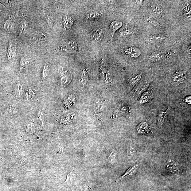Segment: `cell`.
Returning a JSON list of instances; mask_svg holds the SVG:
<instances>
[{"label":"cell","mask_w":191,"mask_h":191,"mask_svg":"<svg viewBox=\"0 0 191 191\" xmlns=\"http://www.w3.org/2000/svg\"><path fill=\"white\" fill-rule=\"evenodd\" d=\"M60 49L63 52L68 53H73L77 50V43L75 41H70L60 45Z\"/></svg>","instance_id":"1"},{"label":"cell","mask_w":191,"mask_h":191,"mask_svg":"<svg viewBox=\"0 0 191 191\" xmlns=\"http://www.w3.org/2000/svg\"><path fill=\"white\" fill-rule=\"evenodd\" d=\"M60 86H66L70 82L72 75L67 68H63L60 72Z\"/></svg>","instance_id":"2"},{"label":"cell","mask_w":191,"mask_h":191,"mask_svg":"<svg viewBox=\"0 0 191 191\" xmlns=\"http://www.w3.org/2000/svg\"><path fill=\"white\" fill-rule=\"evenodd\" d=\"M125 53L130 57L136 58L141 55V52L138 48L131 46L125 50Z\"/></svg>","instance_id":"3"},{"label":"cell","mask_w":191,"mask_h":191,"mask_svg":"<svg viewBox=\"0 0 191 191\" xmlns=\"http://www.w3.org/2000/svg\"><path fill=\"white\" fill-rule=\"evenodd\" d=\"M150 10L153 14L158 17H161L164 13V9L160 4L154 3L151 5Z\"/></svg>","instance_id":"4"},{"label":"cell","mask_w":191,"mask_h":191,"mask_svg":"<svg viewBox=\"0 0 191 191\" xmlns=\"http://www.w3.org/2000/svg\"><path fill=\"white\" fill-rule=\"evenodd\" d=\"M165 53L162 51H157L153 52L149 57V59L153 62H157L163 60Z\"/></svg>","instance_id":"5"},{"label":"cell","mask_w":191,"mask_h":191,"mask_svg":"<svg viewBox=\"0 0 191 191\" xmlns=\"http://www.w3.org/2000/svg\"><path fill=\"white\" fill-rule=\"evenodd\" d=\"M166 38V37L162 35H155L146 37L144 41L148 43L152 44L159 42Z\"/></svg>","instance_id":"6"},{"label":"cell","mask_w":191,"mask_h":191,"mask_svg":"<svg viewBox=\"0 0 191 191\" xmlns=\"http://www.w3.org/2000/svg\"><path fill=\"white\" fill-rule=\"evenodd\" d=\"M123 22L119 21H114L112 22L109 26V31L112 37L115 35V32L122 27Z\"/></svg>","instance_id":"7"},{"label":"cell","mask_w":191,"mask_h":191,"mask_svg":"<svg viewBox=\"0 0 191 191\" xmlns=\"http://www.w3.org/2000/svg\"><path fill=\"white\" fill-rule=\"evenodd\" d=\"M185 72L183 71H178L174 74L172 80L174 82L181 83L185 80Z\"/></svg>","instance_id":"8"},{"label":"cell","mask_w":191,"mask_h":191,"mask_svg":"<svg viewBox=\"0 0 191 191\" xmlns=\"http://www.w3.org/2000/svg\"><path fill=\"white\" fill-rule=\"evenodd\" d=\"M24 87L20 83H15L14 86L13 93V94L16 97L21 96L24 94Z\"/></svg>","instance_id":"9"},{"label":"cell","mask_w":191,"mask_h":191,"mask_svg":"<svg viewBox=\"0 0 191 191\" xmlns=\"http://www.w3.org/2000/svg\"><path fill=\"white\" fill-rule=\"evenodd\" d=\"M16 48L13 43L10 42L9 44L7 57L9 60H13L16 57Z\"/></svg>","instance_id":"10"},{"label":"cell","mask_w":191,"mask_h":191,"mask_svg":"<svg viewBox=\"0 0 191 191\" xmlns=\"http://www.w3.org/2000/svg\"><path fill=\"white\" fill-rule=\"evenodd\" d=\"M74 21L73 18L68 16H64L63 18V25L65 29H71L74 24Z\"/></svg>","instance_id":"11"},{"label":"cell","mask_w":191,"mask_h":191,"mask_svg":"<svg viewBox=\"0 0 191 191\" xmlns=\"http://www.w3.org/2000/svg\"><path fill=\"white\" fill-rule=\"evenodd\" d=\"M166 167L168 170L171 173H175L178 171L177 164L173 160L170 159L168 160Z\"/></svg>","instance_id":"12"},{"label":"cell","mask_w":191,"mask_h":191,"mask_svg":"<svg viewBox=\"0 0 191 191\" xmlns=\"http://www.w3.org/2000/svg\"><path fill=\"white\" fill-rule=\"evenodd\" d=\"M137 131L139 133L141 134H146L150 132V129L147 123L146 122H142L140 123L137 126Z\"/></svg>","instance_id":"13"},{"label":"cell","mask_w":191,"mask_h":191,"mask_svg":"<svg viewBox=\"0 0 191 191\" xmlns=\"http://www.w3.org/2000/svg\"><path fill=\"white\" fill-rule=\"evenodd\" d=\"M115 112V115L116 116H119L125 113L129 112V108L127 106L123 105V104L118 105Z\"/></svg>","instance_id":"14"},{"label":"cell","mask_w":191,"mask_h":191,"mask_svg":"<svg viewBox=\"0 0 191 191\" xmlns=\"http://www.w3.org/2000/svg\"><path fill=\"white\" fill-rule=\"evenodd\" d=\"M102 15L103 13L101 11H93L87 14L86 17L88 20L95 21L99 20Z\"/></svg>","instance_id":"15"},{"label":"cell","mask_w":191,"mask_h":191,"mask_svg":"<svg viewBox=\"0 0 191 191\" xmlns=\"http://www.w3.org/2000/svg\"><path fill=\"white\" fill-rule=\"evenodd\" d=\"M104 34V31L101 29H98L93 31L92 34V38L96 41H98L102 39Z\"/></svg>","instance_id":"16"},{"label":"cell","mask_w":191,"mask_h":191,"mask_svg":"<svg viewBox=\"0 0 191 191\" xmlns=\"http://www.w3.org/2000/svg\"><path fill=\"white\" fill-rule=\"evenodd\" d=\"M138 165L137 164H135L130 167L129 169H128L124 174L121 176L117 180V181H119L120 180H122L123 178L131 176L132 174H133L135 171L137 167H138Z\"/></svg>","instance_id":"17"},{"label":"cell","mask_w":191,"mask_h":191,"mask_svg":"<svg viewBox=\"0 0 191 191\" xmlns=\"http://www.w3.org/2000/svg\"><path fill=\"white\" fill-rule=\"evenodd\" d=\"M24 97L27 101H32L34 99L35 93L31 88H29L25 91V92Z\"/></svg>","instance_id":"18"},{"label":"cell","mask_w":191,"mask_h":191,"mask_svg":"<svg viewBox=\"0 0 191 191\" xmlns=\"http://www.w3.org/2000/svg\"><path fill=\"white\" fill-rule=\"evenodd\" d=\"M30 58L27 57H22L21 58L20 60V67L21 71L22 70L29 66L31 62Z\"/></svg>","instance_id":"19"},{"label":"cell","mask_w":191,"mask_h":191,"mask_svg":"<svg viewBox=\"0 0 191 191\" xmlns=\"http://www.w3.org/2000/svg\"><path fill=\"white\" fill-rule=\"evenodd\" d=\"M151 95V92L150 91L148 90L144 92L140 99L139 103L141 104H144L148 102L150 99Z\"/></svg>","instance_id":"20"},{"label":"cell","mask_w":191,"mask_h":191,"mask_svg":"<svg viewBox=\"0 0 191 191\" xmlns=\"http://www.w3.org/2000/svg\"><path fill=\"white\" fill-rule=\"evenodd\" d=\"M8 110L9 113L11 115L16 116L19 112V108L17 104L13 103L9 106Z\"/></svg>","instance_id":"21"},{"label":"cell","mask_w":191,"mask_h":191,"mask_svg":"<svg viewBox=\"0 0 191 191\" xmlns=\"http://www.w3.org/2000/svg\"><path fill=\"white\" fill-rule=\"evenodd\" d=\"M144 21L148 25L153 26H158L159 25V22L154 18L150 16H146L144 18Z\"/></svg>","instance_id":"22"},{"label":"cell","mask_w":191,"mask_h":191,"mask_svg":"<svg viewBox=\"0 0 191 191\" xmlns=\"http://www.w3.org/2000/svg\"><path fill=\"white\" fill-rule=\"evenodd\" d=\"M27 22L26 20L24 19L21 22L20 25L19 33L20 36H23L26 32L27 28Z\"/></svg>","instance_id":"23"},{"label":"cell","mask_w":191,"mask_h":191,"mask_svg":"<svg viewBox=\"0 0 191 191\" xmlns=\"http://www.w3.org/2000/svg\"><path fill=\"white\" fill-rule=\"evenodd\" d=\"M168 109L166 111H160L159 116H158V124L159 126H162L164 124L165 120L166 118Z\"/></svg>","instance_id":"24"},{"label":"cell","mask_w":191,"mask_h":191,"mask_svg":"<svg viewBox=\"0 0 191 191\" xmlns=\"http://www.w3.org/2000/svg\"><path fill=\"white\" fill-rule=\"evenodd\" d=\"M184 15L186 19L190 20L191 18V6L189 4H185L184 8Z\"/></svg>","instance_id":"25"},{"label":"cell","mask_w":191,"mask_h":191,"mask_svg":"<svg viewBox=\"0 0 191 191\" xmlns=\"http://www.w3.org/2000/svg\"><path fill=\"white\" fill-rule=\"evenodd\" d=\"M43 14L49 26L52 27L53 24V19L52 16L45 10H43Z\"/></svg>","instance_id":"26"},{"label":"cell","mask_w":191,"mask_h":191,"mask_svg":"<svg viewBox=\"0 0 191 191\" xmlns=\"http://www.w3.org/2000/svg\"><path fill=\"white\" fill-rule=\"evenodd\" d=\"M142 76V74L140 73L132 78L129 81L130 85L132 86L135 85L141 80Z\"/></svg>","instance_id":"27"},{"label":"cell","mask_w":191,"mask_h":191,"mask_svg":"<svg viewBox=\"0 0 191 191\" xmlns=\"http://www.w3.org/2000/svg\"><path fill=\"white\" fill-rule=\"evenodd\" d=\"M49 73V67L47 64L44 65L42 71L41 72V77L45 80L47 78Z\"/></svg>","instance_id":"28"},{"label":"cell","mask_w":191,"mask_h":191,"mask_svg":"<svg viewBox=\"0 0 191 191\" xmlns=\"http://www.w3.org/2000/svg\"><path fill=\"white\" fill-rule=\"evenodd\" d=\"M25 130L30 134H33L36 131L35 127L33 123H27L25 127Z\"/></svg>","instance_id":"29"},{"label":"cell","mask_w":191,"mask_h":191,"mask_svg":"<svg viewBox=\"0 0 191 191\" xmlns=\"http://www.w3.org/2000/svg\"><path fill=\"white\" fill-rule=\"evenodd\" d=\"M45 36L44 34H38L34 37V42L35 43H41L45 40Z\"/></svg>","instance_id":"30"},{"label":"cell","mask_w":191,"mask_h":191,"mask_svg":"<svg viewBox=\"0 0 191 191\" xmlns=\"http://www.w3.org/2000/svg\"><path fill=\"white\" fill-rule=\"evenodd\" d=\"M116 154V150L115 149H113L111 153L109 158V162L112 165H113L115 163Z\"/></svg>","instance_id":"31"},{"label":"cell","mask_w":191,"mask_h":191,"mask_svg":"<svg viewBox=\"0 0 191 191\" xmlns=\"http://www.w3.org/2000/svg\"><path fill=\"white\" fill-rule=\"evenodd\" d=\"M134 31L133 30L130 29H127L120 32V37H124L130 36L133 33Z\"/></svg>","instance_id":"32"},{"label":"cell","mask_w":191,"mask_h":191,"mask_svg":"<svg viewBox=\"0 0 191 191\" xmlns=\"http://www.w3.org/2000/svg\"><path fill=\"white\" fill-rule=\"evenodd\" d=\"M88 69H84L81 77V80L82 83H84L87 80L88 77Z\"/></svg>","instance_id":"33"},{"label":"cell","mask_w":191,"mask_h":191,"mask_svg":"<svg viewBox=\"0 0 191 191\" xmlns=\"http://www.w3.org/2000/svg\"><path fill=\"white\" fill-rule=\"evenodd\" d=\"M136 149L134 148L131 146H130L127 149V155L130 157H132L136 153Z\"/></svg>","instance_id":"34"},{"label":"cell","mask_w":191,"mask_h":191,"mask_svg":"<svg viewBox=\"0 0 191 191\" xmlns=\"http://www.w3.org/2000/svg\"><path fill=\"white\" fill-rule=\"evenodd\" d=\"M13 27V24L10 20L6 21L4 25L5 29L10 30L12 29Z\"/></svg>","instance_id":"35"},{"label":"cell","mask_w":191,"mask_h":191,"mask_svg":"<svg viewBox=\"0 0 191 191\" xmlns=\"http://www.w3.org/2000/svg\"><path fill=\"white\" fill-rule=\"evenodd\" d=\"M74 179V175L73 173H71L68 174V179L66 181V183L69 185H71L73 182Z\"/></svg>","instance_id":"36"},{"label":"cell","mask_w":191,"mask_h":191,"mask_svg":"<svg viewBox=\"0 0 191 191\" xmlns=\"http://www.w3.org/2000/svg\"><path fill=\"white\" fill-rule=\"evenodd\" d=\"M37 117L39 121H40L42 124H43L44 121V115L41 111H39L37 114Z\"/></svg>","instance_id":"37"},{"label":"cell","mask_w":191,"mask_h":191,"mask_svg":"<svg viewBox=\"0 0 191 191\" xmlns=\"http://www.w3.org/2000/svg\"><path fill=\"white\" fill-rule=\"evenodd\" d=\"M185 102L189 104H191V97H188L185 99Z\"/></svg>","instance_id":"38"}]
</instances>
